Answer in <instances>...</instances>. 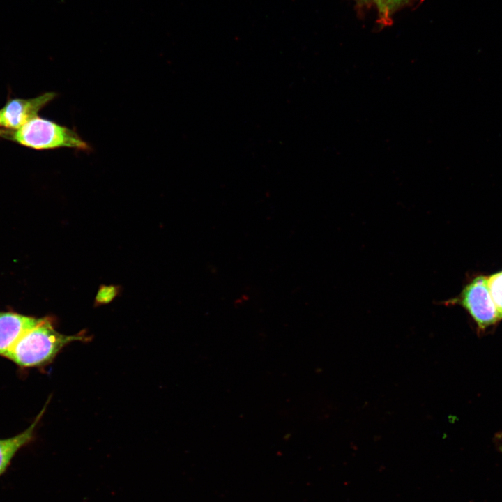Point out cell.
<instances>
[{
    "label": "cell",
    "mask_w": 502,
    "mask_h": 502,
    "mask_svg": "<svg viewBox=\"0 0 502 502\" xmlns=\"http://www.w3.org/2000/svg\"><path fill=\"white\" fill-rule=\"evenodd\" d=\"M488 287L498 310L499 317L502 319V271L487 276Z\"/></svg>",
    "instance_id": "cell-7"
},
{
    "label": "cell",
    "mask_w": 502,
    "mask_h": 502,
    "mask_svg": "<svg viewBox=\"0 0 502 502\" xmlns=\"http://www.w3.org/2000/svg\"><path fill=\"white\" fill-rule=\"evenodd\" d=\"M47 404L25 430L13 436L0 439V478L9 469L19 451L35 439L36 429L45 411Z\"/></svg>",
    "instance_id": "cell-6"
},
{
    "label": "cell",
    "mask_w": 502,
    "mask_h": 502,
    "mask_svg": "<svg viewBox=\"0 0 502 502\" xmlns=\"http://www.w3.org/2000/svg\"><path fill=\"white\" fill-rule=\"evenodd\" d=\"M84 333L67 335L58 332L51 317H42L15 343L7 359L20 369L40 368L51 363L58 353L75 341H88Z\"/></svg>",
    "instance_id": "cell-1"
},
{
    "label": "cell",
    "mask_w": 502,
    "mask_h": 502,
    "mask_svg": "<svg viewBox=\"0 0 502 502\" xmlns=\"http://www.w3.org/2000/svg\"><path fill=\"white\" fill-rule=\"evenodd\" d=\"M119 287L114 285H100L95 298L96 305L108 304L119 294Z\"/></svg>",
    "instance_id": "cell-8"
},
{
    "label": "cell",
    "mask_w": 502,
    "mask_h": 502,
    "mask_svg": "<svg viewBox=\"0 0 502 502\" xmlns=\"http://www.w3.org/2000/svg\"><path fill=\"white\" fill-rule=\"evenodd\" d=\"M0 137L36 150L58 148L91 150L89 144L75 130L38 116L17 130L0 129Z\"/></svg>",
    "instance_id": "cell-2"
},
{
    "label": "cell",
    "mask_w": 502,
    "mask_h": 502,
    "mask_svg": "<svg viewBox=\"0 0 502 502\" xmlns=\"http://www.w3.org/2000/svg\"><path fill=\"white\" fill-rule=\"evenodd\" d=\"M444 303L446 305H458L464 308L476 324L479 332L485 331L501 321L488 287L487 276L483 275L472 278L457 296Z\"/></svg>",
    "instance_id": "cell-3"
},
{
    "label": "cell",
    "mask_w": 502,
    "mask_h": 502,
    "mask_svg": "<svg viewBox=\"0 0 502 502\" xmlns=\"http://www.w3.org/2000/svg\"><path fill=\"white\" fill-rule=\"evenodd\" d=\"M407 1L408 0H380L377 6L381 17L386 20L395 9Z\"/></svg>",
    "instance_id": "cell-9"
},
{
    "label": "cell",
    "mask_w": 502,
    "mask_h": 502,
    "mask_svg": "<svg viewBox=\"0 0 502 502\" xmlns=\"http://www.w3.org/2000/svg\"><path fill=\"white\" fill-rule=\"evenodd\" d=\"M40 320L13 311L0 312V356L6 358L19 339Z\"/></svg>",
    "instance_id": "cell-5"
},
{
    "label": "cell",
    "mask_w": 502,
    "mask_h": 502,
    "mask_svg": "<svg viewBox=\"0 0 502 502\" xmlns=\"http://www.w3.org/2000/svg\"><path fill=\"white\" fill-rule=\"evenodd\" d=\"M374 1L376 2V5H378L380 1V0H374Z\"/></svg>",
    "instance_id": "cell-10"
},
{
    "label": "cell",
    "mask_w": 502,
    "mask_h": 502,
    "mask_svg": "<svg viewBox=\"0 0 502 502\" xmlns=\"http://www.w3.org/2000/svg\"><path fill=\"white\" fill-rule=\"evenodd\" d=\"M56 96V93L49 91L31 98L8 99L0 109V126L7 130L20 128L37 116L38 112Z\"/></svg>",
    "instance_id": "cell-4"
}]
</instances>
